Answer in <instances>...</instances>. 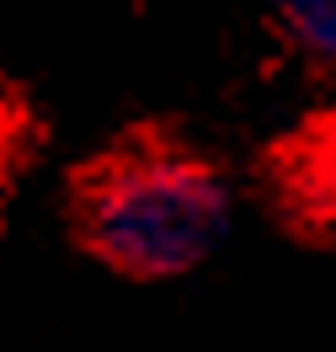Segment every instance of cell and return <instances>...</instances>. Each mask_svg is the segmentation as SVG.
<instances>
[{
    "label": "cell",
    "instance_id": "1",
    "mask_svg": "<svg viewBox=\"0 0 336 352\" xmlns=\"http://www.w3.org/2000/svg\"><path fill=\"white\" fill-rule=\"evenodd\" d=\"M229 230V182L177 133H128L75 182V235L123 278L160 283L214 256Z\"/></svg>",
    "mask_w": 336,
    "mask_h": 352
},
{
    "label": "cell",
    "instance_id": "2",
    "mask_svg": "<svg viewBox=\"0 0 336 352\" xmlns=\"http://www.w3.org/2000/svg\"><path fill=\"white\" fill-rule=\"evenodd\" d=\"M272 16L304 65L336 75V0H272Z\"/></svg>",
    "mask_w": 336,
    "mask_h": 352
}]
</instances>
